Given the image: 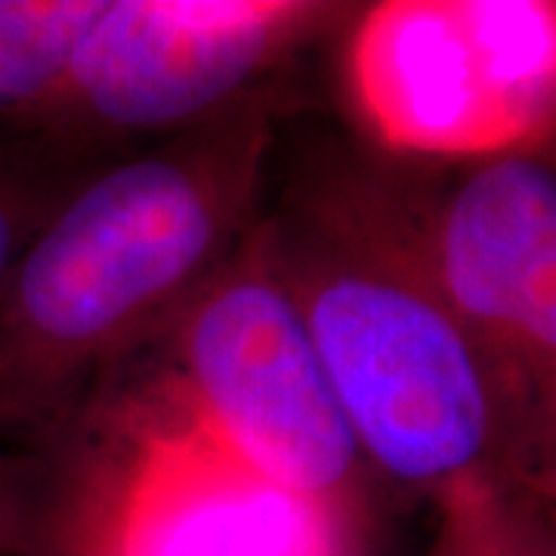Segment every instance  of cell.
I'll return each mask as SVG.
<instances>
[{
	"label": "cell",
	"instance_id": "6da1fadb",
	"mask_svg": "<svg viewBox=\"0 0 556 556\" xmlns=\"http://www.w3.org/2000/svg\"><path fill=\"white\" fill-rule=\"evenodd\" d=\"M273 84L97 167L0 288V439L50 427L182 306L257 223Z\"/></svg>",
	"mask_w": 556,
	"mask_h": 556
},
{
	"label": "cell",
	"instance_id": "7a4b0ae2",
	"mask_svg": "<svg viewBox=\"0 0 556 556\" xmlns=\"http://www.w3.org/2000/svg\"><path fill=\"white\" fill-rule=\"evenodd\" d=\"M266 229L365 464L427 495L479 477L526 482L492 378L439 288L427 199L328 161Z\"/></svg>",
	"mask_w": 556,
	"mask_h": 556
},
{
	"label": "cell",
	"instance_id": "3957f363",
	"mask_svg": "<svg viewBox=\"0 0 556 556\" xmlns=\"http://www.w3.org/2000/svg\"><path fill=\"white\" fill-rule=\"evenodd\" d=\"M343 87L390 155L485 161L551 146L556 3L383 0L353 25Z\"/></svg>",
	"mask_w": 556,
	"mask_h": 556
},
{
	"label": "cell",
	"instance_id": "277c9868",
	"mask_svg": "<svg viewBox=\"0 0 556 556\" xmlns=\"http://www.w3.org/2000/svg\"><path fill=\"white\" fill-rule=\"evenodd\" d=\"M170 396L257 473L362 522L353 430L260 217L170 325Z\"/></svg>",
	"mask_w": 556,
	"mask_h": 556
},
{
	"label": "cell",
	"instance_id": "5b68a950",
	"mask_svg": "<svg viewBox=\"0 0 556 556\" xmlns=\"http://www.w3.org/2000/svg\"><path fill=\"white\" fill-rule=\"evenodd\" d=\"M343 13L318 0H105L60 90L16 130L87 167L90 142L219 115Z\"/></svg>",
	"mask_w": 556,
	"mask_h": 556
},
{
	"label": "cell",
	"instance_id": "8992f818",
	"mask_svg": "<svg viewBox=\"0 0 556 556\" xmlns=\"http://www.w3.org/2000/svg\"><path fill=\"white\" fill-rule=\"evenodd\" d=\"M50 556H358V522L257 473L167 396L53 497Z\"/></svg>",
	"mask_w": 556,
	"mask_h": 556
},
{
	"label": "cell",
	"instance_id": "52a82bcc",
	"mask_svg": "<svg viewBox=\"0 0 556 556\" xmlns=\"http://www.w3.org/2000/svg\"><path fill=\"white\" fill-rule=\"evenodd\" d=\"M439 288L482 358L519 477L554 495L556 170L551 146L473 161L427 199Z\"/></svg>",
	"mask_w": 556,
	"mask_h": 556
},
{
	"label": "cell",
	"instance_id": "ba28073f",
	"mask_svg": "<svg viewBox=\"0 0 556 556\" xmlns=\"http://www.w3.org/2000/svg\"><path fill=\"white\" fill-rule=\"evenodd\" d=\"M105 0H0V127H22L60 90Z\"/></svg>",
	"mask_w": 556,
	"mask_h": 556
},
{
	"label": "cell",
	"instance_id": "9c48e42d",
	"mask_svg": "<svg viewBox=\"0 0 556 556\" xmlns=\"http://www.w3.org/2000/svg\"><path fill=\"white\" fill-rule=\"evenodd\" d=\"M437 532L427 556H556L554 495L514 479L479 477L433 495Z\"/></svg>",
	"mask_w": 556,
	"mask_h": 556
},
{
	"label": "cell",
	"instance_id": "30bf717a",
	"mask_svg": "<svg viewBox=\"0 0 556 556\" xmlns=\"http://www.w3.org/2000/svg\"><path fill=\"white\" fill-rule=\"evenodd\" d=\"M90 174L31 137L0 146V288L47 219Z\"/></svg>",
	"mask_w": 556,
	"mask_h": 556
},
{
	"label": "cell",
	"instance_id": "8fae6325",
	"mask_svg": "<svg viewBox=\"0 0 556 556\" xmlns=\"http://www.w3.org/2000/svg\"><path fill=\"white\" fill-rule=\"evenodd\" d=\"M50 504L28 464L0 455V556H50Z\"/></svg>",
	"mask_w": 556,
	"mask_h": 556
}]
</instances>
